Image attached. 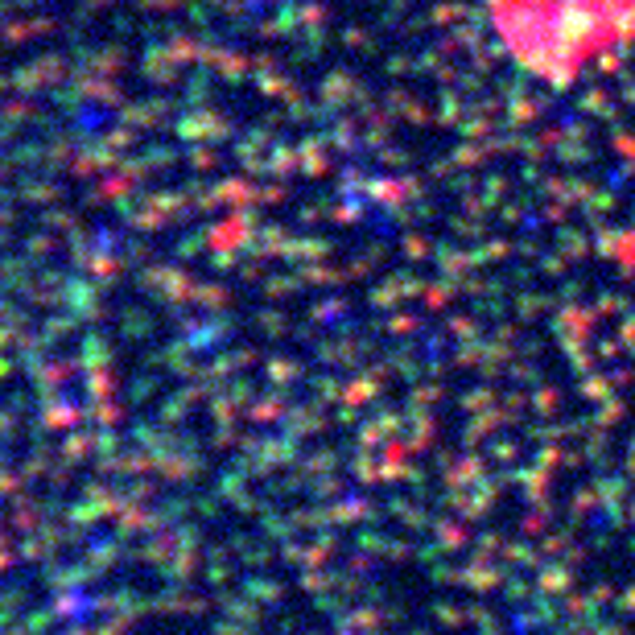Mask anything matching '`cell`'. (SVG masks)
Here are the masks:
<instances>
[{
    "instance_id": "obj_1",
    "label": "cell",
    "mask_w": 635,
    "mask_h": 635,
    "mask_svg": "<svg viewBox=\"0 0 635 635\" xmlns=\"http://www.w3.org/2000/svg\"><path fill=\"white\" fill-rule=\"evenodd\" d=\"M491 21L524 71L553 87L635 46V0H491Z\"/></svg>"
}]
</instances>
